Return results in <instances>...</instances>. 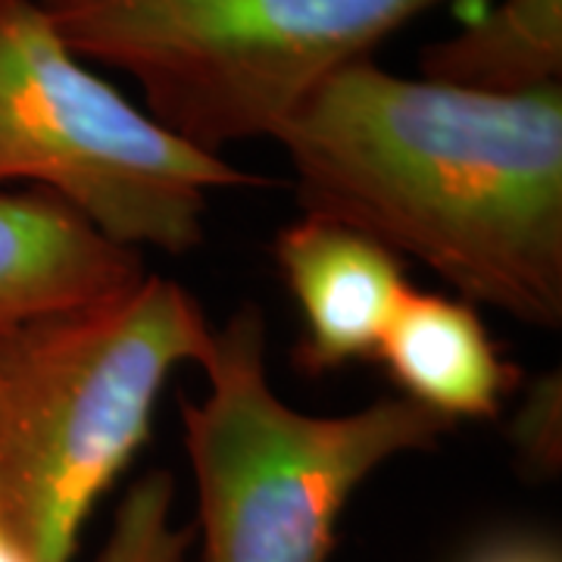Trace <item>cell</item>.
<instances>
[{
    "mask_svg": "<svg viewBox=\"0 0 562 562\" xmlns=\"http://www.w3.org/2000/svg\"><path fill=\"white\" fill-rule=\"evenodd\" d=\"M562 397L560 375H543L525 394L522 409L513 422V443L531 475L553 479L562 462Z\"/></svg>",
    "mask_w": 562,
    "mask_h": 562,
    "instance_id": "cell-11",
    "label": "cell"
},
{
    "mask_svg": "<svg viewBox=\"0 0 562 562\" xmlns=\"http://www.w3.org/2000/svg\"><path fill=\"white\" fill-rule=\"evenodd\" d=\"M203 303L144 272L0 331V519L29 562H72L88 516L150 441L179 366L213 347Z\"/></svg>",
    "mask_w": 562,
    "mask_h": 562,
    "instance_id": "cell-2",
    "label": "cell"
},
{
    "mask_svg": "<svg viewBox=\"0 0 562 562\" xmlns=\"http://www.w3.org/2000/svg\"><path fill=\"white\" fill-rule=\"evenodd\" d=\"M0 562H29L20 550V543L13 541V535L7 531L3 519H0Z\"/></svg>",
    "mask_w": 562,
    "mask_h": 562,
    "instance_id": "cell-13",
    "label": "cell"
},
{
    "mask_svg": "<svg viewBox=\"0 0 562 562\" xmlns=\"http://www.w3.org/2000/svg\"><path fill=\"white\" fill-rule=\"evenodd\" d=\"M203 397H181L203 562H328L347 503L384 462L457 428L406 397L310 416L266 375V319L241 303L213 328Z\"/></svg>",
    "mask_w": 562,
    "mask_h": 562,
    "instance_id": "cell-3",
    "label": "cell"
},
{
    "mask_svg": "<svg viewBox=\"0 0 562 562\" xmlns=\"http://www.w3.org/2000/svg\"><path fill=\"white\" fill-rule=\"evenodd\" d=\"M447 0H38L66 47L122 72L140 110L222 157L276 138L322 81Z\"/></svg>",
    "mask_w": 562,
    "mask_h": 562,
    "instance_id": "cell-4",
    "label": "cell"
},
{
    "mask_svg": "<svg viewBox=\"0 0 562 562\" xmlns=\"http://www.w3.org/2000/svg\"><path fill=\"white\" fill-rule=\"evenodd\" d=\"M272 257L301 310L297 369L328 375L379 353L384 328L409 291L401 257L347 225L310 213L281 228Z\"/></svg>",
    "mask_w": 562,
    "mask_h": 562,
    "instance_id": "cell-6",
    "label": "cell"
},
{
    "mask_svg": "<svg viewBox=\"0 0 562 562\" xmlns=\"http://www.w3.org/2000/svg\"><path fill=\"white\" fill-rule=\"evenodd\" d=\"M144 257L110 241L44 191H0V331L110 297L144 276Z\"/></svg>",
    "mask_w": 562,
    "mask_h": 562,
    "instance_id": "cell-7",
    "label": "cell"
},
{
    "mask_svg": "<svg viewBox=\"0 0 562 562\" xmlns=\"http://www.w3.org/2000/svg\"><path fill=\"white\" fill-rule=\"evenodd\" d=\"M422 79L482 94L562 85V0H501L450 38L422 47Z\"/></svg>",
    "mask_w": 562,
    "mask_h": 562,
    "instance_id": "cell-9",
    "label": "cell"
},
{
    "mask_svg": "<svg viewBox=\"0 0 562 562\" xmlns=\"http://www.w3.org/2000/svg\"><path fill=\"white\" fill-rule=\"evenodd\" d=\"M375 357L401 397L453 425L494 419L506 397L522 387L519 366L503 357L472 303L413 284L387 322Z\"/></svg>",
    "mask_w": 562,
    "mask_h": 562,
    "instance_id": "cell-8",
    "label": "cell"
},
{
    "mask_svg": "<svg viewBox=\"0 0 562 562\" xmlns=\"http://www.w3.org/2000/svg\"><path fill=\"white\" fill-rule=\"evenodd\" d=\"M194 525L176 522V479L150 469L125 487L94 562H191Z\"/></svg>",
    "mask_w": 562,
    "mask_h": 562,
    "instance_id": "cell-10",
    "label": "cell"
},
{
    "mask_svg": "<svg viewBox=\"0 0 562 562\" xmlns=\"http://www.w3.org/2000/svg\"><path fill=\"white\" fill-rule=\"evenodd\" d=\"M465 562H560L557 547L543 538H525V535H509L497 541L484 543L475 557Z\"/></svg>",
    "mask_w": 562,
    "mask_h": 562,
    "instance_id": "cell-12",
    "label": "cell"
},
{
    "mask_svg": "<svg viewBox=\"0 0 562 562\" xmlns=\"http://www.w3.org/2000/svg\"><path fill=\"white\" fill-rule=\"evenodd\" d=\"M303 213L428 266L465 303L562 325V85L482 94L344 66L276 138Z\"/></svg>",
    "mask_w": 562,
    "mask_h": 562,
    "instance_id": "cell-1",
    "label": "cell"
},
{
    "mask_svg": "<svg viewBox=\"0 0 562 562\" xmlns=\"http://www.w3.org/2000/svg\"><path fill=\"white\" fill-rule=\"evenodd\" d=\"M29 181L110 241L184 257L210 194L260 176L184 144L79 60L38 0H0V184Z\"/></svg>",
    "mask_w": 562,
    "mask_h": 562,
    "instance_id": "cell-5",
    "label": "cell"
}]
</instances>
